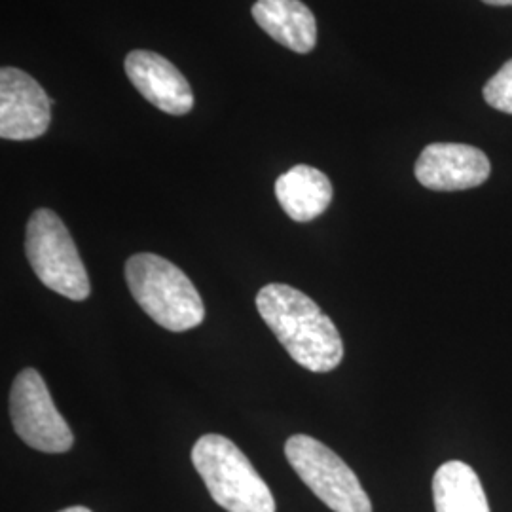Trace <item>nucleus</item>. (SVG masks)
<instances>
[{"label":"nucleus","mask_w":512,"mask_h":512,"mask_svg":"<svg viewBox=\"0 0 512 512\" xmlns=\"http://www.w3.org/2000/svg\"><path fill=\"white\" fill-rule=\"evenodd\" d=\"M256 308L298 365L323 374L342 363V336L310 296L289 285L272 283L256 294Z\"/></svg>","instance_id":"obj_1"},{"label":"nucleus","mask_w":512,"mask_h":512,"mask_svg":"<svg viewBox=\"0 0 512 512\" xmlns=\"http://www.w3.org/2000/svg\"><path fill=\"white\" fill-rule=\"evenodd\" d=\"M126 281L135 302L160 327L184 332L202 325V296L173 262L152 253L133 255L126 262Z\"/></svg>","instance_id":"obj_2"},{"label":"nucleus","mask_w":512,"mask_h":512,"mask_svg":"<svg viewBox=\"0 0 512 512\" xmlns=\"http://www.w3.org/2000/svg\"><path fill=\"white\" fill-rule=\"evenodd\" d=\"M192 463L224 511L275 512L270 488L232 440L205 435L192 448Z\"/></svg>","instance_id":"obj_3"},{"label":"nucleus","mask_w":512,"mask_h":512,"mask_svg":"<svg viewBox=\"0 0 512 512\" xmlns=\"http://www.w3.org/2000/svg\"><path fill=\"white\" fill-rule=\"evenodd\" d=\"M25 253L38 279L57 294L82 302L90 296V279L63 220L50 209H37L27 222Z\"/></svg>","instance_id":"obj_4"},{"label":"nucleus","mask_w":512,"mask_h":512,"mask_svg":"<svg viewBox=\"0 0 512 512\" xmlns=\"http://www.w3.org/2000/svg\"><path fill=\"white\" fill-rule=\"evenodd\" d=\"M285 456L296 475L334 512H372L357 475L329 446L308 435H294L285 444Z\"/></svg>","instance_id":"obj_5"},{"label":"nucleus","mask_w":512,"mask_h":512,"mask_svg":"<svg viewBox=\"0 0 512 512\" xmlns=\"http://www.w3.org/2000/svg\"><path fill=\"white\" fill-rule=\"evenodd\" d=\"M10 418L19 439L38 452L65 454L73 448V431L57 412L35 368H25L16 376L10 391Z\"/></svg>","instance_id":"obj_6"},{"label":"nucleus","mask_w":512,"mask_h":512,"mask_svg":"<svg viewBox=\"0 0 512 512\" xmlns=\"http://www.w3.org/2000/svg\"><path fill=\"white\" fill-rule=\"evenodd\" d=\"M52 122V99L33 76L16 67L0 71V137L31 141L42 137Z\"/></svg>","instance_id":"obj_7"},{"label":"nucleus","mask_w":512,"mask_h":512,"mask_svg":"<svg viewBox=\"0 0 512 512\" xmlns=\"http://www.w3.org/2000/svg\"><path fill=\"white\" fill-rule=\"evenodd\" d=\"M416 179L435 192H458L486 183L492 165L480 148L459 143H433L416 162Z\"/></svg>","instance_id":"obj_8"},{"label":"nucleus","mask_w":512,"mask_h":512,"mask_svg":"<svg viewBox=\"0 0 512 512\" xmlns=\"http://www.w3.org/2000/svg\"><path fill=\"white\" fill-rule=\"evenodd\" d=\"M126 74L135 90L156 109L183 116L194 107V93L188 80L164 55L133 50L126 57Z\"/></svg>","instance_id":"obj_9"},{"label":"nucleus","mask_w":512,"mask_h":512,"mask_svg":"<svg viewBox=\"0 0 512 512\" xmlns=\"http://www.w3.org/2000/svg\"><path fill=\"white\" fill-rule=\"evenodd\" d=\"M253 18L275 42L296 54H310L315 48V16L300 0H256Z\"/></svg>","instance_id":"obj_10"},{"label":"nucleus","mask_w":512,"mask_h":512,"mask_svg":"<svg viewBox=\"0 0 512 512\" xmlns=\"http://www.w3.org/2000/svg\"><path fill=\"white\" fill-rule=\"evenodd\" d=\"M275 196L291 219L310 222L329 209L332 184L323 171L311 165H294L277 179Z\"/></svg>","instance_id":"obj_11"},{"label":"nucleus","mask_w":512,"mask_h":512,"mask_svg":"<svg viewBox=\"0 0 512 512\" xmlns=\"http://www.w3.org/2000/svg\"><path fill=\"white\" fill-rule=\"evenodd\" d=\"M433 499L437 512H490L480 478L463 461L440 465L433 476Z\"/></svg>","instance_id":"obj_12"},{"label":"nucleus","mask_w":512,"mask_h":512,"mask_svg":"<svg viewBox=\"0 0 512 512\" xmlns=\"http://www.w3.org/2000/svg\"><path fill=\"white\" fill-rule=\"evenodd\" d=\"M484 99L495 110L512 114V59L484 86Z\"/></svg>","instance_id":"obj_13"},{"label":"nucleus","mask_w":512,"mask_h":512,"mask_svg":"<svg viewBox=\"0 0 512 512\" xmlns=\"http://www.w3.org/2000/svg\"><path fill=\"white\" fill-rule=\"evenodd\" d=\"M482 2L492 6H512V0H482Z\"/></svg>","instance_id":"obj_14"},{"label":"nucleus","mask_w":512,"mask_h":512,"mask_svg":"<svg viewBox=\"0 0 512 512\" xmlns=\"http://www.w3.org/2000/svg\"><path fill=\"white\" fill-rule=\"evenodd\" d=\"M59 512H92V511H90V509H88V507H80V505H78V507H69V509H63V511H59Z\"/></svg>","instance_id":"obj_15"}]
</instances>
